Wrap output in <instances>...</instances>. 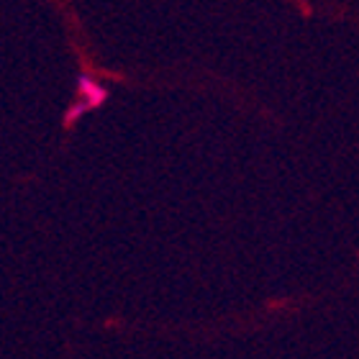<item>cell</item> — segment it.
I'll return each instance as SVG.
<instances>
[{"label": "cell", "instance_id": "7a4b0ae2", "mask_svg": "<svg viewBox=\"0 0 359 359\" xmlns=\"http://www.w3.org/2000/svg\"><path fill=\"white\" fill-rule=\"evenodd\" d=\"M88 111H93V108H90V105L85 103V100H77V103L72 105V108H69L67 113H65V123H67V126H75L77 121L83 118V116H85Z\"/></svg>", "mask_w": 359, "mask_h": 359}, {"label": "cell", "instance_id": "6da1fadb", "mask_svg": "<svg viewBox=\"0 0 359 359\" xmlns=\"http://www.w3.org/2000/svg\"><path fill=\"white\" fill-rule=\"evenodd\" d=\"M77 95H80V100H85L90 108H97V105L105 103V97H108V90L97 83L93 75L83 72V75L77 77Z\"/></svg>", "mask_w": 359, "mask_h": 359}]
</instances>
